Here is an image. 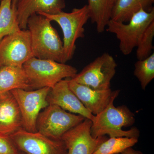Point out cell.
Masks as SVG:
<instances>
[{"label": "cell", "instance_id": "obj_1", "mask_svg": "<svg viewBox=\"0 0 154 154\" xmlns=\"http://www.w3.org/2000/svg\"><path fill=\"white\" fill-rule=\"evenodd\" d=\"M33 57L66 63L63 43L57 30L46 17L38 14L28 19Z\"/></svg>", "mask_w": 154, "mask_h": 154}, {"label": "cell", "instance_id": "obj_2", "mask_svg": "<svg viewBox=\"0 0 154 154\" xmlns=\"http://www.w3.org/2000/svg\"><path fill=\"white\" fill-rule=\"evenodd\" d=\"M111 100L103 111L95 115L92 120L91 134L97 138L108 135L110 137H128L138 138L140 131L136 127L124 131L123 127L132 126L135 122L134 114L125 105L115 107Z\"/></svg>", "mask_w": 154, "mask_h": 154}, {"label": "cell", "instance_id": "obj_3", "mask_svg": "<svg viewBox=\"0 0 154 154\" xmlns=\"http://www.w3.org/2000/svg\"><path fill=\"white\" fill-rule=\"evenodd\" d=\"M32 90L52 88L61 80L72 79L78 73L74 67L49 59L32 57L22 66Z\"/></svg>", "mask_w": 154, "mask_h": 154}, {"label": "cell", "instance_id": "obj_4", "mask_svg": "<svg viewBox=\"0 0 154 154\" xmlns=\"http://www.w3.org/2000/svg\"><path fill=\"white\" fill-rule=\"evenodd\" d=\"M46 17L51 21L59 25L63 33V47L66 62L70 60L74 54L75 42L79 38L85 37L84 26L90 19L87 5L80 8H74L72 12L63 11L55 14H38Z\"/></svg>", "mask_w": 154, "mask_h": 154}, {"label": "cell", "instance_id": "obj_5", "mask_svg": "<svg viewBox=\"0 0 154 154\" xmlns=\"http://www.w3.org/2000/svg\"><path fill=\"white\" fill-rule=\"evenodd\" d=\"M154 21V8L149 12L141 9L133 15L129 22L123 23L110 19L106 30L113 33L119 41L122 53L128 55L137 46L146 28Z\"/></svg>", "mask_w": 154, "mask_h": 154}, {"label": "cell", "instance_id": "obj_6", "mask_svg": "<svg viewBox=\"0 0 154 154\" xmlns=\"http://www.w3.org/2000/svg\"><path fill=\"white\" fill-rule=\"evenodd\" d=\"M85 117L70 113L56 105H49L39 113L37 131L45 136L60 140L65 133L85 120Z\"/></svg>", "mask_w": 154, "mask_h": 154}, {"label": "cell", "instance_id": "obj_7", "mask_svg": "<svg viewBox=\"0 0 154 154\" xmlns=\"http://www.w3.org/2000/svg\"><path fill=\"white\" fill-rule=\"evenodd\" d=\"M117 65L114 58L105 53L96 58L71 79L78 84L97 90L110 89Z\"/></svg>", "mask_w": 154, "mask_h": 154}, {"label": "cell", "instance_id": "obj_8", "mask_svg": "<svg viewBox=\"0 0 154 154\" xmlns=\"http://www.w3.org/2000/svg\"><path fill=\"white\" fill-rule=\"evenodd\" d=\"M51 88L34 90L15 89L11 92L19 106L22 121V127L27 131L36 132L37 118L41 110L49 104L47 100Z\"/></svg>", "mask_w": 154, "mask_h": 154}, {"label": "cell", "instance_id": "obj_9", "mask_svg": "<svg viewBox=\"0 0 154 154\" xmlns=\"http://www.w3.org/2000/svg\"><path fill=\"white\" fill-rule=\"evenodd\" d=\"M33 57L29 30H20L0 41V68L4 66L22 67Z\"/></svg>", "mask_w": 154, "mask_h": 154}, {"label": "cell", "instance_id": "obj_10", "mask_svg": "<svg viewBox=\"0 0 154 154\" xmlns=\"http://www.w3.org/2000/svg\"><path fill=\"white\" fill-rule=\"evenodd\" d=\"M10 136L19 151L25 154H67L62 140L52 139L37 131L21 128Z\"/></svg>", "mask_w": 154, "mask_h": 154}, {"label": "cell", "instance_id": "obj_11", "mask_svg": "<svg viewBox=\"0 0 154 154\" xmlns=\"http://www.w3.org/2000/svg\"><path fill=\"white\" fill-rule=\"evenodd\" d=\"M92 122L85 119L82 122L63 135L61 140L67 149V154H93L100 144L107 139L105 136L94 138L91 134Z\"/></svg>", "mask_w": 154, "mask_h": 154}, {"label": "cell", "instance_id": "obj_12", "mask_svg": "<svg viewBox=\"0 0 154 154\" xmlns=\"http://www.w3.org/2000/svg\"><path fill=\"white\" fill-rule=\"evenodd\" d=\"M68 84L71 90L83 105L94 115L103 111L120 93V90L112 91L110 88L106 90H94L78 84L71 79H68Z\"/></svg>", "mask_w": 154, "mask_h": 154}, {"label": "cell", "instance_id": "obj_13", "mask_svg": "<svg viewBox=\"0 0 154 154\" xmlns=\"http://www.w3.org/2000/svg\"><path fill=\"white\" fill-rule=\"evenodd\" d=\"M68 79L61 80L51 88L47 98L48 104L57 105L68 112L82 116L92 121L95 115L86 109L71 90Z\"/></svg>", "mask_w": 154, "mask_h": 154}, {"label": "cell", "instance_id": "obj_14", "mask_svg": "<svg viewBox=\"0 0 154 154\" xmlns=\"http://www.w3.org/2000/svg\"><path fill=\"white\" fill-rule=\"evenodd\" d=\"M65 7V0H18L16 11L19 27L27 29L28 19L33 14H57Z\"/></svg>", "mask_w": 154, "mask_h": 154}, {"label": "cell", "instance_id": "obj_15", "mask_svg": "<svg viewBox=\"0 0 154 154\" xmlns=\"http://www.w3.org/2000/svg\"><path fill=\"white\" fill-rule=\"evenodd\" d=\"M22 127V115L11 91L0 94V133L10 136Z\"/></svg>", "mask_w": 154, "mask_h": 154}, {"label": "cell", "instance_id": "obj_16", "mask_svg": "<svg viewBox=\"0 0 154 154\" xmlns=\"http://www.w3.org/2000/svg\"><path fill=\"white\" fill-rule=\"evenodd\" d=\"M17 89L33 90L23 68L8 66L0 68V94Z\"/></svg>", "mask_w": 154, "mask_h": 154}, {"label": "cell", "instance_id": "obj_17", "mask_svg": "<svg viewBox=\"0 0 154 154\" xmlns=\"http://www.w3.org/2000/svg\"><path fill=\"white\" fill-rule=\"evenodd\" d=\"M154 0H116L110 19L127 23L141 9L148 12L151 11L154 8Z\"/></svg>", "mask_w": 154, "mask_h": 154}, {"label": "cell", "instance_id": "obj_18", "mask_svg": "<svg viewBox=\"0 0 154 154\" xmlns=\"http://www.w3.org/2000/svg\"><path fill=\"white\" fill-rule=\"evenodd\" d=\"M116 0H88L87 5L90 19L96 24V30L102 33L111 19V13Z\"/></svg>", "mask_w": 154, "mask_h": 154}, {"label": "cell", "instance_id": "obj_19", "mask_svg": "<svg viewBox=\"0 0 154 154\" xmlns=\"http://www.w3.org/2000/svg\"><path fill=\"white\" fill-rule=\"evenodd\" d=\"M20 30L16 11L12 8V0H2L0 3V41Z\"/></svg>", "mask_w": 154, "mask_h": 154}, {"label": "cell", "instance_id": "obj_20", "mask_svg": "<svg viewBox=\"0 0 154 154\" xmlns=\"http://www.w3.org/2000/svg\"><path fill=\"white\" fill-rule=\"evenodd\" d=\"M138 141L135 137H110L99 145L93 154H121Z\"/></svg>", "mask_w": 154, "mask_h": 154}, {"label": "cell", "instance_id": "obj_21", "mask_svg": "<svg viewBox=\"0 0 154 154\" xmlns=\"http://www.w3.org/2000/svg\"><path fill=\"white\" fill-rule=\"evenodd\" d=\"M134 74L140 83L143 90L154 78V53L142 60H138L134 64Z\"/></svg>", "mask_w": 154, "mask_h": 154}, {"label": "cell", "instance_id": "obj_22", "mask_svg": "<svg viewBox=\"0 0 154 154\" xmlns=\"http://www.w3.org/2000/svg\"><path fill=\"white\" fill-rule=\"evenodd\" d=\"M154 36V21L146 28L136 47V57L138 60L146 58L152 53Z\"/></svg>", "mask_w": 154, "mask_h": 154}, {"label": "cell", "instance_id": "obj_23", "mask_svg": "<svg viewBox=\"0 0 154 154\" xmlns=\"http://www.w3.org/2000/svg\"><path fill=\"white\" fill-rule=\"evenodd\" d=\"M19 152L10 136L0 133V154H18Z\"/></svg>", "mask_w": 154, "mask_h": 154}, {"label": "cell", "instance_id": "obj_24", "mask_svg": "<svg viewBox=\"0 0 154 154\" xmlns=\"http://www.w3.org/2000/svg\"><path fill=\"white\" fill-rule=\"evenodd\" d=\"M121 154H143L142 153L139 151H137L132 147L128 148L121 153Z\"/></svg>", "mask_w": 154, "mask_h": 154}, {"label": "cell", "instance_id": "obj_25", "mask_svg": "<svg viewBox=\"0 0 154 154\" xmlns=\"http://www.w3.org/2000/svg\"><path fill=\"white\" fill-rule=\"evenodd\" d=\"M18 0H12V8L16 11V5Z\"/></svg>", "mask_w": 154, "mask_h": 154}, {"label": "cell", "instance_id": "obj_26", "mask_svg": "<svg viewBox=\"0 0 154 154\" xmlns=\"http://www.w3.org/2000/svg\"><path fill=\"white\" fill-rule=\"evenodd\" d=\"M24 154V153H21V152H19V154Z\"/></svg>", "mask_w": 154, "mask_h": 154}, {"label": "cell", "instance_id": "obj_27", "mask_svg": "<svg viewBox=\"0 0 154 154\" xmlns=\"http://www.w3.org/2000/svg\"><path fill=\"white\" fill-rule=\"evenodd\" d=\"M2 0H0V3H1V1H2Z\"/></svg>", "mask_w": 154, "mask_h": 154}, {"label": "cell", "instance_id": "obj_28", "mask_svg": "<svg viewBox=\"0 0 154 154\" xmlns=\"http://www.w3.org/2000/svg\"></svg>", "mask_w": 154, "mask_h": 154}]
</instances>
